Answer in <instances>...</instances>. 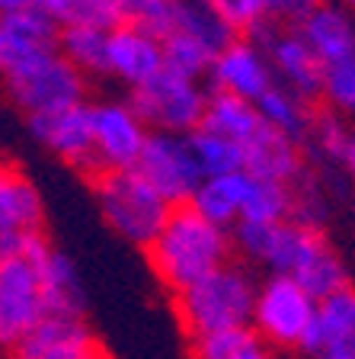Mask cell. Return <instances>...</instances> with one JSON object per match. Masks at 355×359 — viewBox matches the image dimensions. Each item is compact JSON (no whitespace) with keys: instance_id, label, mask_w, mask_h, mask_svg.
<instances>
[{"instance_id":"6da1fadb","label":"cell","mask_w":355,"mask_h":359,"mask_svg":"<svg viewBox=\"0 0 355 359\" xmlns=\"http://www.w3.org/2000/svg\"><path fill=\"white\" fill-rule=\"evenodd\" d=\"M230 231L202 218L193 205H176L163 231L148 247V263L154 276L173 295H179L230 263Z\"/></svg>"},{"instance_id":"7a4b0ae2","label":"cell","mask_w":355,"mask_h":359,"mask_svg":"<svg viewBox=\"0 0 355 359\" xmlns=\"http://www.w3.org/2000/svg\"><path fill=\"white\" fill-rule=\"evenodd\" d=\"M256 289L244 266L224 263L202 283L189 285L186 292L173 295L176 314L183 321L186 334L202 337L215 330L253 327V308H256Z\"/></svg>"},{"instance_id":"3957f363","label":"cell","mask_w":355,"mask_h":359,"mask_svg":"<svg viewBox=\"0 0 355 359\" xmlns=\"http://www.w3.org/2000/svg\"><path fill=\"white\" fill-rule=\"evenodd\" d=\"M0 77H4L10 103L20 112H26V119L83 106V97H87V77L58 48H45V52L16 61Z\"/></svg>"},{"instance_id":"277c9868","label":"cell","mask_w":355,"mask_h":359,"mask_svg":"<svg viewBox=\"0 0 355 359\" xmlns=\"http://www.w3.org/2000/svg\"><path fill=\"white\" fill-rule=\"evenodd\" d=\"M93 193L99 202V215L118 238L148 250L170 218V205L138 170L99 173L93 180Z\"/></svg>"},{"instance_id":"5b68a950","label":"cell","mask_w":355,"mask_h":359,"mask_svg":"<svg viewBox=\"0 0 355 359\" xmlns=\"http://www.w3.org/2000/svg\"><path fill=\"white\" fill-rule=\"evenodd\" d=\"M208 93L199 81L179 77L163 67L154 81L132 90L128 106L141 119L148 132H167V135H193L202 128Z\"/></svg>"},{"instance_id":"8992f818","label":"cell","mask_w":355,"mask_h":359,"mask_svg":"<svg viewBox=\"0 0 355 359\" xmlns=\"http://www.w3.org/2000/svg\"><path fill=\"white\" fill-rule=\"evenodd\" d=\"M48 318L42 273L36 257H16L0 263V353L16 346Z\"/></svg>"},{"instance_id":"52a82bcc","label":"cell","mask_w":355,"mask_h":359,"mask_svg":"<svg viewBox=\"0 0 355 359\" xmlns=\"http://www.w3.org/2000/svg\"><path fill=\"white\" fill-rule=\"evenodd\" d=\"M320 302H314L295 279L269 276L256 289L253 330L263 344L272 346H301L304 334L314 327Z\"/></svg>"},{"instance_id":"ba28073f","label":"cell","mask_w":355,"mask_h":359,"mask_svg":"<svg viewBox=\"0 0 355 359\" xmlns=\"http://www.w3.org/2000/svg\"><path fill=\"white\" fill-rule=\"evenodd\" d=\"M134 170L163 196V202H167L170 209L189 205L195 189H199L202 180H205L199 170V161H195V154H193L189 135L151 132Z\"/></svg>"},{"instance_id":"9c48e42d","label":"cell","mask_w":355,"mask_h":359,"mask_svg":"<svg viewBox=\"0 0 355 359\" xmlns=\"http://www.w3.org/2000/svg\"><path fill=\"white\" fill-rule=\"evenodd\" d=\"M45 234V202L39 187L16 164H0V263L16 260Z\"/></svg>"},{"instance_id":"30bf717a","label":"cell","mask_w":355,"mask_h":359,"mask_svg":"<svg viewBox=\"0 0 355 359\" xmlns=\"http://www.w3.org/2000/svg\"><path fill=\"white\" fill-rule=\"evenodd\" d=\"M90 126H93V151H97L99 173L134 170L141 151L148 144V128L132 112L128 103H97L90 106Z\"/></svg>"},{"instance_id":"8fae6325","label":"cell","mask_w":355,"mask_h":359,"mask_svg":"<svg viewBox=\"0 0 355 359\" xmlns=\"http://www.w3.org/2000/svg\"><path fill=\"white\" fill-rule=\"evenodd\" d=\"M61 26L42 0H0V74L16 61L58 48Z\"/></svg>"},{"instance_id":"7c38bea8","label":"cell","mask_w":355,"mask_h":359,"mask_svg":"<svg viewBox=\"0 0 355 359\" xmlns=\"http://www.w3.org/2000/svg\"><path fill=\"white\" fill-rule=\"evenodd\" d=\"M29 132L39 144L58 154L64 164L83 170L90 180L99 177L97 151H93V126H90V106H71V109L29 116Z\"/></svg>"},{"instance_id":"4fadbf2b","label":"cell","mask_w":355,"mask_h":359,"mask_svg":"<svg viewBox=\"0 0 355 359\" xmlns=\"http://www.w3.org/2000/svg\"><path fill=\"white\" fill-rule=\"evenodd\" d=\"M211 87L218 93H230L246 103H259L266 97V90L275 83V71L269 65V55L259 52L256 45L246 39H234V42L211 61Z\"/></svg>"},{"instance_id":"5bb4252c","label":"cell","mask_w":355,"mask_h":359,"mask_svg":"<svg viewBox=\"0 0 355 359\" xmlns=\"http://www.w3.org/2000/svg\"><path fill=\"white\" fill-rule=\"evenodd\" d=\"M99 350L103 346L83 318L52 314L10 353V359H93Z\"/></svg>"},{"instance_id":"9a60e30c","label":"cell","mask_w":355,"mask_h":359,"mask_svg":"<svg viewBox=\"0 0 355 359\" xmlns=\"http://www.w3.org/2000/svg\"><path fill=\"white\" fill-rule=\"evenodd\" d=\"M163 71V48L157 39L141 32L138 26H118L109 32L106 48V74L138 90Z\"/></svg>"},{"instance_id":"2e32d148","label":"cell","mask_w":355,"mask_h":359,"mask_svg":"<svg viewBox=\"0 0 355 359\" xmlns=\"http://www.w3.org/2000/svg\"><path fill=\"white\" fill-rule=\"evenodd\" d=\"M26 254L36 257L39 273H42L45 299H48V318L52 314H58V318H83V311H87V292H83V283L77 276V266L71 263V257L55 250L52 241L45 238V234L32 241Z\"/></svg>"},{"instance_id":"e0dca14e","label":"cell","mask_w":355,"mask_h":359,"mask_svg":"<svg viewBox=\"0 0 355 359\" xmlns=\"http://www.w3.org/2000/svg\"><path fill=\"white\" fill-rule=\"evenodd\" d=\"M295 32L323 61V67L355 58V13L349 7L314 4V10L304 16Z\"/></svg>"},{"instance_id":"ac0fdd59","label":"cell","mask_w":355,"mask_h":359,"mask_svg":"<svg viewBox=\"0 0 355 359\" xmlns=\"http://www.w3.org/2000/svg\"><path fill=\"white\" fill-rule=\"evenodd\" d=\"M244 173L253 180H269V183L291 187L304 173V148L288 135L263 126L244 144Z\"/></svg>"},{"instance_id":"d6986e66","label":"cell","mask_w":355,"mask_h":359,"mask_svg":"<svg viewBox=\"0 0 355 359\" xmlns=\"http://www.w3.org/2000/svg\"><path fill=\"white\" fill-rule=\"evenodd\" d=\"M269 65L281 77V87H288L291 93H298L304 103L320 100L326 67L295 29H285L275 39V45L269 48Z\"/></svg>"},{"instance_id":"ffe728a7","label":"cell","mask_w":355,"mask_h":359,"mask_svg":"<svg viewBox=\"0 0 355 359\" xmlns=\"http://www.w3.org/2000/svg\"><path fill=\"white\" fill-rule=\"evenodd\" d=\"M317 359H355V285L320 302Z\"/></svg>"},{"instance_id":"44dd1931","label":"cell","mask_w":355,"mask_h":359,"mask_svg":"<svg viewBox=\"0 0 355 359\" xmlns=\"http://www.w3.org/2000/svg\"><path fill=\"white\" fill-rule=\"evenodd\" d=\"M288 279H295L314 302H323L336 292L349 289V269L342 263V257L333 250V244L320 234L314 241V247L304 254V260L298 263V269Z\"/></svg>"},{"instance_id":"7402d4cb","label":"cell","mask_w":355,"mask_h":359,"mask_svg":"<svg viewBox=\"0 0 355 359\" xmlns=\"http://www.w3.org/2000/svg\"><path fill=\"white\" fill-rule=\"evenodd\" d=\"M246 183L250 177L246 173H230V177H208L202 180V187L195 189L193 205L202 218H208L218 228H234L240 222V212H244V199H246Z\"/></svg>"},{"instance_id":"603a6c76","label":"cell","mask_w":355,"mask_h":359,"mask_svg":"<svg viewBox=\"0 0 355 359\" xmlns=\"http://www.w3.org/2000/svg\"><path fill=\"white\" fill-rule=\"evenodd\" d=\"M202 128L211 135H221V138L244 148L253 135L263 128V119H259L256 103H246L240 97L211 90L205 103V116H202Z\"/></svg>"},{"instance_id":"cb8c5ba5","label":"cell","mask_w":355,"mask_h":359,"mask_svg":"<svg viewBox=\"0 0 355 359\" xmlns=\"http://www.w3.org/2000/svg\"><path fill=\"white\" fill-rule=\"evenodd\" d=\"M256 109H259L263 126L288 135L298 144L307 142V135H311V128H314L311 103H304L298 93H291V90L281 87V83H272V87L266 90V97L256 103Z\"/></svg>"},{"instance_id":"d4e9b609","label":"cell","mask_w":355,"mask_h":359,"mask_svg":"<svg viewBox=\"0 0 355 359\" xmlns=\"http://www.w3.org/2000/svg\"><path fill=\"white\" fill-rule=\"evenodd\" d=\"M176 32L193 36L195 42L205 45L215 58L237 39L234 32L224 26V20L218 16L211 0H208V4H202V0H176Z\"/></svg>"},{"instance_id":"484cf974","label":"cell","mask_w":355,"mask_h":359,"mask_svg":"<svg viewBox=\"0 0 355 359\" xmlns=\"http://www.w3.org/2000/svg\"><path fill=\"white\" fill-rule=\"evenodd\" d=\"M58 26H93L112 32L125 26L122 0H42Z\"/></svg>"},{"instance_id":"4316f807","label":"cell","mask_w":355,"mask_h":359,"mask_svg":"<svg viewBox=\"0 0 355 359\" xmlns=\"http://www.w3.org/2000/svg\"><path fill=\"white\" fill-rule=\"evenodd\" d=\"M106 48H109V32L93 29V26H61L58 52L83 77L106 74Z\"/></svg>"},{"instance_id":"83f0119b","label":"cell","mask_w":355,"mask_h":359,"mask_svg":"<svg viewBox=\"0 0 355 359\" xmlns=\"http://www.w3.org/2000/svg\"><path fill=\"white\" fill-rule=\"evenodd\" d=\"M240 222H256V224H285V222H291V187L250 177Z\"/></svg>"},{"instance_id":"f1b7e54d","label":"cell","mask_w":355,"mask_h":359,"mask_svg":"<svg viewBox=\"0 0 355 359\" xmlns=\"http://www.w3.org/2000/svg\"><path fill=\"white\" fill-rule=\"evenodd\" d=\"M193 142V154L199 161L202 177H230V173H244V148L221 135H211L205 128L189 135Z\"/></svg>"},{"instance_id":"f546056e","label":"cell","mask_w":355,"mask_h":359,"mask_svg":"<svg viewBox=\"0 0 355 359\" xmlns=\"http://www.w3.org/2000/svg\"><path fill=\"white\" fill-rule=\"evenodd\" d=\"M326 218H330V196L323 183L304 167V173L291 183V222L311 231H323Z\"/></svg>"},{"instance_id":"4dcf8cb0","label":"cell","mask_w":355,"mask_h":359,"mask_svg":"<svg viewBox=\"0 0 355 359\" xmlns=\"http://www.w3.org/2000/svg\"><path fill=\"white\" fill-rule=\"evenodd\" d=\"M160 48H163V67L179 77H189V81H202L211 71V61H215V55L208 52L205 45L195 42L186 32H173L167 42H160Z\"/></svg>"},{"instance_id":"1f68e13d","label":"cell","mask_w":355,"mask_h":359,"mask_svg":"<svg viewBox=\"0 0 355 359\" xmlns=\"http://www.w3.org/2000/svg\"><path fill=\"white\" fill-rule=\"evenodd\" d=\"M263 346L253 327L215 330V334L189 337V356L193 359H240L244 353Z\"/></svg>"},{"instance_id":"d6a6232c","label":"cell","mask_w":355,"mask_h":359,"mask_svg":"<svg viewBox=\"0 0 355 359\" xmlns=\"http://www.w3.org/2000/svg\"><path fill=\"white\" fill-rule=\"evenodd\" d=\"M352 128L342 122L340 112H320V116H314V128L311 135H307V142H311V148L317 151L323 161H333V164H342L349 154V144H352Z\"/></svg>"},{"instance_id":"836d02e7","label":"cell","mask_w":355,"mask_h":359,"mask_svg":"<svg viewBox=\"0 0 355 359\" xmlns=\"http://www.w3.org/2000/svg\"><path fill=\"white\" fill-rule=\"evenodd\" d=\"M330 109L340 116H355V58L330 65L323 71V93Z\"/></svg>"},{"instance_id":"e575fe53","label":"cell","mask_w":355,"mask_h":359,"mask_svg":"<svg viewBox=\"0 0 355 359\" xmlns=\"http://www.w3.org/2000/svg\"><path fill=\"white\" fill-rule=\"evenodd\" d=\"M211 4L237 39H244L259 20L269 16V0H211Z\"/></svg>"},{"instance_id":"d590c367","label":"cell","mask_w":355,"mask_h":359,"mask_svg":"<svg viewBox=\"0 0 355 359\" xmlns=\"http://www.w3.org/2000/svg\"><path fill=\"white\" fill-rule=\"evenodd\" d=\"M342 167H346L349 180L355 183V135H352V144H349V154H346V161H342Z\"/></svg>"},{"instance_id":"8d00e7d4","label":"cell","mask_w":355,"mask_h":359,"mask_svg":"<svg viewBox=\"0 0 355 359\" xmlns=\"http://www.w3.org/2000/svg\"><path fill=\"white\" fill-rule=\"evenodd\" d=\"M240 359H275V356H272V353L266 350V346H256V350L244 353V356H240Z\"/></svg>"},{"instance_id":"74e56055","label":"cell","mask_w":355,"mask_h":359,"mask_svg":"<svg viewBox=\"0 0 355 359\" xmlns=\"http://www.w3.org/2000/svg\"><path fill=\"white\" fill-rule=\"evenodd\" d=\"M352 212H355V199H352Z\"/></svg>"}]
</instances>
